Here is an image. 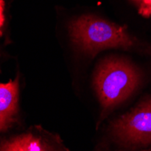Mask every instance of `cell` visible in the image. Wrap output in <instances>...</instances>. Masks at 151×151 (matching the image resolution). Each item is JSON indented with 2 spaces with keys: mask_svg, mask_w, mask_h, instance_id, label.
Wrapping results in <instances>:
<instances>
[{
  "mask_svg": "<svg viewBox=\"0 0 151 151\" xmlns=\"http://www.w3.org/2000/svg\"><path fill=\"white\" fill-rule=\"evenodd\" d=\"M140 74L129 62L118 57H107L98 64L93 86L106 116L124 102L138 88Z\"/></svg>",
  "mask_w": 151,
  "mask_h": 151,
  "instance_id": "6da1fadb",
  "label": "cell"
},
{
  "mask_svg": "<svg viewBox=\"0 0 151 151\" xmlns=\"http://www.w3.org/2000/svg\"><path fill=\"white\" fill-rule=\"evenodd\" d=\"M70 35L80 51L93 56L106 49H129L134 45L126 26L92 15H83L73 20L70 24Z\"/></svg>",
  "mask_w": 151,
  "mask_h": 151,
  "instance_id": "7a4b0ae2",
  "label": "cell"
},
{
  "mask_svg": "<svg viewBox=\"0 0 151 151\" xmlns=\"http://www.w3.org/2000/svg\"><path fill=\"white\" fill-rule=\"evenodd\" d=\"M117 141L125 147L136 148L151 144V96L111 124Z\"/></svg>",
  "mask_w": 151,
  "mask_h": 151,
  "instance_id": "3957f363",
  "label": "cell"
},
{
  "mask_svg": "<svg viewBox=\"0 0 151 151\" xmlns=\"http://www.w3.org/2000/svg\"><path fill=\"white\" fill-rule=\"evenodd\" d=\"M18 98V77L6 83H0V131H6L16 121Z\"/></svg>",
  "mask_w": 151,
  "mask_h": 151,
  "instance_id": "277c9868",
  "label": "cell"
},
{
  "mask_svg": "<svg viewBox=\"0 0 151 151\" xmlns=\"http://www.w3.org/2000/svg\"><path fill=\"white\" fill-rule=\"evenodd\" d=\"M45 142L33 134H23L1 143L0 150L5 151H44L52 150Z\"/></svg>",
  "mask_w": 151,
  "mask_h": 151,
  "instance_id": "5b68a950",
  "label": "cell"
},
{
  "mask_svg": "<svg viewBox=\"0 0 151 151\" xmlns=\"http://www.w3.org/2000/svg\"><path fill=\"white\" fill-rule=\"evenodd\" d=\"M142 17H151V0H131Z\"/></svg>",
  "mask_w": 151,
  "mask_h": 151,
  "instance_id": "8992f818",
  "label": "cell"
},
{
  "mask_svg": "<svg viewBox=\"0 0 151 151\" xmlns=\"http://www.w3.org/2000/svg\"><path fill=\"white\" fill-rule=\"evenodd\" d=\"M5 1L0 0V36L2 35V28L5 24Z\"/></svg>",
  "mask_w": 151,
  "mask_h": 151,
  "instance_id": "52a82bcc",
  "label": "cell"
}]
</instances>
